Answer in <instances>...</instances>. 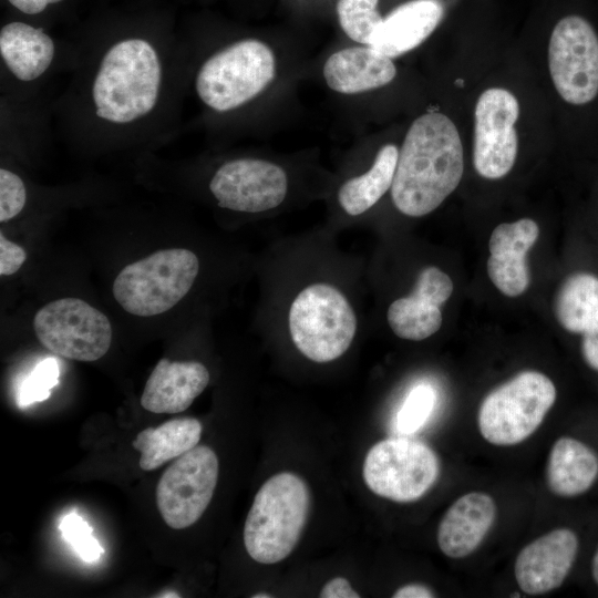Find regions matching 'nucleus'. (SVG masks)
I'll return each mask as SVG.
<instances>
[{"label": "nucleus", "instance_id": "obj_1", "mask_svg": "<svg viewBox=\"0 0 598 598\" xmlns=\"http://www.w3.org/2000/svg\"><path fill=\"white\" fill-rule=\"evenodd\" d=\"M72 40L75 63L50 102L58 140L84 154H102L147 152L176 137L187 54L167 13L107 14Z\"/></svg>", "mask_w": 598, "mask_h": 598}, {"label": "nucleus", "instance_id": "obj_2", "mask_svg": "<svg viewBox=\"0 0 598 598\" xmlns=\"http://www.w3.org/2000/svg\"><path fill=\"white\" fill-rule=\"evenodd\" d=\"M464 171L458 131L446 115L430 112L411 124L391 186L394 206L421 217L435 210L458 186Z\"/></svg>", "mask_w": 598, "mask_h": 598}, {"label": "nucleus", "instance_id": "obj_3", "mask_svg": "<svg viewBox=\"0 0 598 598\" xmlns=\"http://www.w3.org/2000/svg\"><path fill=\"white\" fill-rule=\"evenodd\" d=\"M186 54L187 91L192 90L199 104L217 115L248 105L275 76L274 53L257 39L234 40L204 56L187 49Z\"/></svg>", "mask_w": 598, "mask_h": 598}, {"label": "nucleus", "instance_id": "obj_4", "mask_svg": "<svg viewBox=\"0 0 598 598\" xmlns=\"http://www.w3.org/2000/svg\"><path fill=\"white\" fill-rule=\"evenodd\" d=\"M75 60L73 40L59 39L44 25L12 18L0 28V97H41L44 85L61 73L68 74Z\"/></svg>", "mask_w": 598, "mask_h": 598}, {"label": "nucleus", "instance_id": "obj_5", "mask_svg": "<svg viewBox=\"0 0 598 598\" xmlns=\"http://www.w3.org/2000/svg\"><path fill=\"white\" fill-rule=\"evenodd\" d=\"M310 495L290 472L269 477L257 492L244 525V545L257 563L271 565L293 550L306 525Z\"/></svg>", "mask_w": 598, "mask_h": 598}, {"label": "nucleus", "instance_id": "obj_6", "mask_svg": "<svg viewBox=\"0 0 598 598\" xmlns=\"http://www.w3.org/2000/svg\"><path fill=\"white\" fill-rule=\"evenodd\" d=\"M198 271L199 261L193 251L161 249L125 266L114 279L113 297L128 313L157 316L188 293Z\"/></svg>", "mask_w": 598, "mask_h": 598}, {"label": "nucleus", "instance_id": "obj_7", "mask_svg": "<svg viewBox=\"0 0 598 598\" xmlns=\"http://www.w3.org/2000/svg\"><path fill=\"white\" fill-rule=\"evenodd\" d=\"M289 331L305 357L318 363L330 362L349 349L357 332V317L336 287L312 283L290 306Z\"/></svg>", "mask_w": 598, "mask_h": 598}, {"label": "nucleus", "instance_id": "obj_8", "mask_svg": "<svg viewBox=\"0 0 598 598\" xmlns=\"http://www.w3.org/2000/svg\"><path fill=\"white\" fill-rule=\"evenodd\" d=\"M556 386L538 371H523L489 392L481 403L477 421L491 444L509 446L529 437L556 401Z\"/></svg>", "mask_w": 598, "mask_h": 598}, {"label": "nucleus", "instance_id": "obj_9", "mask_svg": "<svg viewBox=\"0 0 598 598\" xmlns=\"http://www.w3.org/2000/svg\"><path fill=\"white\" fill-rule=\"evenodd\" d=\"M549 73L561 100L586 107L598 100V31L584 14L559 18L548 45Z\"/></svg>", "mask_w": 598, "mask_h": 598}, {"label": "nucleus", "instance_id": "obj_10", "mask_svg": "<svg viewBox=\"0 0 598 598\" xmlns=\"http://www.w3.org/2000/svg\"><path fill=\"white\" fill-rule=\"evenodd\" d=\"M363 480L378 496L399 503L421 498L436 482L440 462L426 444L392 437L374 444L364 458Z\"/></svg>", "mask_w": 598, "mask_h": 598}, {"label": "nucleus", "instance_id": "obj_11", "mask_svg": "<svg viewBox=\"0 0 598 598\" xmlns=\"http://www.w3.org/2000/svg\"><path fill=\"white\" fill-rule=\"evenodd\" d=\"M38 340L51 352L76 361H96L110 349L109 318L80 298H61L41 307L32 321Z\"/></svg>", "mask_w": 598, "mask_h": 598}, {"label": "nucleus", "instance_id": "obj_12", "mask_svg": "<svg viewBox=\"0 0 598 598\" xmlns=\"http://www.w3.org/2000/svg\"><path fill=\"white\" fill-rule=\"evenodd\" d=\"M219 463L207 445H196L173 462L159 478L155 496L167 526L184 529L208 507L218 481Z\"/></svg>", "mask_w": 598, "mask_h": 598}, {"label": "nucleus", "instance_id": "obj_13", "mask_svg": "<svg viewBox=\"0 0 598 598\" xmlns=\"http://www.w3.org/2000/svg\"><path fill=\"white\" fill-rule=\"evenodd\" d=\"M518 101L509 91L491 87L480 95L474 114L473 164L482 177L498 179L513 168L518 151Z\"/></svg>", "mask_w": 598, "mask_h": 598}, {"label": "nucleus", "instance_id": "obj_14", "mask_svg": "<svg viewBox=\"0 0 598 598\" xmlns=\"http://www.w3.org/2000/svg\"><path fill=\"white\" fill-rule=\"evenodd\" d=\"M208 189L221 208L239 213H261L279 206L288 189L285 171L268 161L236 157L213 173Z\"/></svg>", "mask_w": 598, "mask_h": 598}, {"label": "nucleus", "instance_id": "obj_15", "mask_svg": "<svg viewBox=\"0 0 598 598\" xmlns=\"http://www.w3.org/2000/svg\"><path fill=\"white\" fill-rule=\"evenodd\" d=\"M578 544L576 533L563 527L526 545L514 566L519 588L529 595H540L560 587L576 560Z\"/></svg>", "mask_w": 598, "mask_h": 598}, {"label": "nucleus", "instance_id": "obj_16", "mask_svg": "<svg viewBox=\"0 0 598 598\" xmlns=\"http://www.w3.org/2000/svg\"><path fill=\"white\" fill-rule=\"evenodd\" d=\"M538 235V225L529 218L499 224L492 231L487 275L505 296L517 297L528 288L530 277L526 255Z\"/></svg>", "mask_w": 598, "mask_h": 598}, {"label": "nucleus", "instance_id": "obj_17", "mask_svg": "<svg viewBox=\"0 0 598 598\" xmlns=\"http://www.w3.org/2000/svg\"><path fill=\"white\" fill-rule=\"evenodd\" d=\"M559 324L581 336V354L586 364L598 372V277L579 271L566 278L555 299Z\"/></svg>", "mask_w": 598, "mask_h": 598}, {"label": "nucleus", "instance_id": "obj_18", "mask_svg": "<svg viewBox=\"0 0 598 598\" xmlns=\"http://www.w3.org/2000/svg\"><path fill=\"white\" fill-rule=\"evenodd\" d=\"M208 382L209 372L203 363L163 358L145 383L141 405L157 414L181 413L192 405Z\"/></svg>", "mask_w": 598, "mask_h": 598}, {"label": "nucleus", "instance_id": "obj_19", "mask_svg": "<svg viewBox=\"0 0 598 598\" xmlns=\"http://www.w3.org/2000/svg\"><path fill=\"white\" fill-rule=\"evenodd\" d=\"M496 518V505L486 493L471 492L458 497L445 512L437 529L441 551L451 558L472 554Z\"/></svg>", "mask_w": 598, "mask_h": 598}, {"label": "nucleus", "instance_id": "obj_20", "mask_svg": "<svg viewBox=\"0 0 598 598\" xmlns=\"http://www.w3.org/2000/svg\"><path fill=\"white\" fill-rule=\"evenodd\" d=\"M444 17L441 0H410L383 18L369 45L392 59L425 41Z\"/></svg>", "mask_w": 598, "mask_h": 598}, {"label": "nucleus", "instance_id": "obj_21", "mask_svg": "<svg viewBox=\"0 0 598 598\" xmlns=\"http://www.w3.org/2000/svg\"><path fill=\"white\" fill-rule=\"evenodd\" d=\"M395 75L396 69L392 60L371 45L339 50L328 58L323 66L328 86L343 94L384 86Z\"/></svg>", "mask_w": 598, "mask_h": 598}, {"label": "nucleus", "instance_id": "obj_22", "mask_svg": "<svg viewBox=\"0 0 598 598\" xmlns=\"http://www.w3.org/2000/svg\"><path fill=\"white\" fill-rule=\"evenodd\" d=\"M598 477V455L584 442L561 436L553 445L546 468L548 488L561 497L586 493Z\"/></svg>", "mask_w": 598, "mask_h": 598}, {"label": "nucleus", "instance_id": "obj_23", "mask_svg": "<svg viewBox=\"0 0 598 598\" xmlns=\"http://www.w3.org/2000/svg\"><path fill=\"white\" fill-rule=\"evenodd\" d=\"M202 431V423L193 417L173 419L157 427H146L133 441L134 448L141 452L140 467L153 471L179 457L199 443Z\"/></svg>", "mask_w": 598, "mask_h": 598}, {"label": "nucleus", "instance_id": "obj_24", "mask_svg": "<svg viewBox=\"0 0 598 598\" xmlns=\"http://www.w3.org/2000/svg\"><path fill=\"white\" fill-rule=\"evenodd\" d=\"M54 133L50 102L43 97L12 101L0 97L1 151H14L43 142Z\"/></svg>", "mask_w": 598, "mask_h": 598}, {"label": "nucleus", "instance_id": "obj_25", "mask_svg": "<svg viewBox=\"0 0 598 598\" xmlns=\"http://www.w3.org/2000/svg\"><path fill=\"white\" fill-rule=\"evenodd\" d=\"M398 157L399 150L395 145H384L365 174L347 181L340 187L338 200L347 214L351 216L363 214L391 188Z\"/></svg>", "mask_w": 598, "mask_h": 598}, {"label": "nucleus", "instance_id": "obj_26", "mask_svg": "<svg viewBox=\"0 0 598 598\" xmlns=\"http://www.w3.org/2000/svg\"><path fill=\"white\" fill-rule=\"evenodd\" d=\"M386 319L399 338L421 341L440 330L442 312L439 306L412 292L389 306Z\"/></svg>", "mask_w": 598, "mask_h": 598}, {"label": "nucleus", "instance_id": "obj_27", "mask_svg": "<svg viewBox=\"0 0 598 598\" xmlns=\"http://www.w3.org/2000/svg\"><path fill=\"white\" fill-rule=\"evenodd\" d=\"M379 0H339L337 13L340 27L352 40L369 45L383 18Z\"/></svg>", "mask_w": 598, "mask_h": 598}, {"label": "nucleus", "instance_id": "obj_28", "mask_svg": "<svg viewBox=\"0 0 598 598\" xmlns=\"http://www.w3.org/2000/svg\"><path fill=\"white\" fill-rule=\"evenodd\" d=\"M436 402V393L429 384L414 386L394 417V431L410 435L420 430L430 417Z\"/></svg>", "mask_w": 598, "mask_h": 598}, {"label": "nucleus", "instance_id": "obj_29", "mask_svg": "<svg viewBox=\"0 0 598 598\" xmlns=\"http://www.w3.org/2000/svg\"><path fill=\"white\" fill-rule=\"evenodd\" d=\"M59 364L54 358H47L39 362L23 379L18 389L17 401L19 406H27L48 399L51 389L59 382Z\"/></svg>", "mask_w": 598, "mask_h": 598}, {"label": "nucleus", "instance_id": "obj_30", "mask_svg": "<svg viewBox=\"0 0 598 598\" xmlns=\"http://www.w3.org/2000/svg\"><path fill=\"white\" fill-rule=\"evenodd\" d=\"M27 200L23 177L8 165L0 167V221L8 223L24 210Z\"/></svg>", "mask_w": 598, "mask_h": 598}, {"label": "nucleus", "instance_id": "obj_31", "mask_svg": "<svg viewBox=\"0 0 598 598\" xmlns=\"http://www.w3.org/2000/svg\"><path fill=\"white\" fill-rule=\"evenodd\" d=\"M59 528L83 560L94 563L100 559L103 548L93 537L92 528L81 516L75 513L66 515Z\"/></svg>", "mask_w": 598, "mask_h": 598}, {"label": "nucleus", "instance_id": "obj_32", "mask_svg": "<svg viewBox=\"0 0 598 598\" xmlns=\"http://www.w3.org/2000/svg\"><path fill=\"white\" fill-rule=\"evenodd\" d=\"M413 292L441 307L451 297L453 282L444 271L430 266L420 272Z\"/></svg>", "mask_w": 598, "mask_h": 598}, {"label": "nucleus", "instance_id": "obj_33", "mask_svg": "<svg viewBox=\"0 0 598 598\" xmlns=\"http://www.w3.org/2000/svg\"><path fill=\"white\" fill-rule=\"evenodd\" d=\"M27 259L25 250L0 233V275L16 274Z\"/></svg>", "mask_w": 598, "mask_h": 598}, {"label": "nucleus", "instance_id": "obj_34", "mask_svg": "<svg viewBox=\"0 0 598 598\" xmlns=\"http://www.w3.org/2000/svg\"><path fill=\"white\" fill-rule=\"evenodd\" d=\"M66 0H6L9 7L17 12L19 18L34 22L51 9L63 4Z\"/></svg>", "mask_w": 598, "mask_h": 598}, {"label": "nucleus", "instance_id": "obj_35", "mask_svg": "<svg viewBox=\"0 0 598 598\" xmlns=\"http://www.w3.org/2000/svg\"><path fill=\"white\" fill-rule=\"evenodd\" d=\"M319 597L321 598H359L360 595L351 587V584L343 577H334L322 587Z\"/></svg>", "mask_w": 598, "mask_h": 598}, {"label": "nucleus", "instance_id": "obj_36", "mask_svg": "<svg viewBox=\"0 0 598 598\" xmlns=\"http://www.w3.org/2000/svg\"><path fill=\"white\" fill-rule=\"evenodd\" d=\"M435 595L425 585L422 584H409L400 587L393 594V598H431Z\"/></svg>", "mask_w": 598, "mask_h": 598}, {"label": "nucleus", "instance_id": "obj_37", "mask_svg": "<svg viewBox=\"0 0 598 598\" xmlns=\"http://www.w3.org/2000/svg\"><path fill=\"white\" fill-rule=\"evenodd\" d=\"M591 574L596 585L598 586V546L591 560Z\"/></svg>", "mask_w": 598, "mask_h": 598}, {"label": "nucleus", "instance_id": "obj_38", "mask_svg": "<svg viewBox=\"0 0 598 598\" xmlns=\"http://www.w3.org/2000/svg\"><path fill=\"white\" fill-rule=\"evenodd\" d=\"M252 597L254 598H270L272 596L271 595H266V594H260V595H254Z\"/></svg>", "mask_w": 598, "mask_h": 598}, {"label": "nucleus", "instance_id": "obj_39", "mask_svg": "<svg viewBox=\"0 0 598 598\" xmlns=\"http://www.w3.org/2000/svg\"><path fill=\"white\" fill-rule=\"evenodd\" d=\"M169 595H162L161 597H178V595L168 592Z\"/></svg>", "mask_w": 598, "mask_h": 598}]
</instances>
